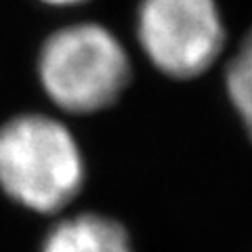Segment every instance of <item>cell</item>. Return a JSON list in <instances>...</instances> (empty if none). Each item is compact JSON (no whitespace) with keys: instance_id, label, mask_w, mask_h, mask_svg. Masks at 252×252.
Listing matches in <instances>:
<instances>
[{"instance_id":"cell-3","label":"cell","mask_w":252,"mask_h":252,"mask_svg":"<svg viewBox=\"0 0 252 252\" xmlns=\"http://www.w3.org/2000/svg\"><path fill=\"white\" fill-rule=\"evenodd\" d=\"M137 36L147 59L179 80L204 74L225 44L215 0H143Z\"/></svg>"},{"instance_id":"cell-4","label":"cell","mask_w":252,"mask_h":252,"mask_svg":"<svg viewBox=\"0 0 252 252\" xmlns=\"http://www.w3.org/2000/svg\"><path fill=\"white\" fill-rule=\"evenodd\" d=\"M42 252H132L124 227L107 217L80 215L49 233Z\"/></svg>"},{"instance_id":"cell-2","label":"cell","mask_w":252,"mask_h":252,"mask_svg":"<svg viewBox=\"0 0 252 252\" xmlns=\"http://www.w3.org/2000/svg\"><path fill=\"white\" fill-rule=\"evenodd\" d=\"M46 94L61 109L93 114L118 101L130 82L120 40L97 23H78L49 36L38 59Z\"/></svg>"},{"instance_id":"cell-1","label":"cell","mask_w":252,"mask_h":252,"mask_svg":"<svg viewBox=\"0 0 252 252\" xmlns=\"http://www.w3.org/2000/svg\"><path fill=\"white\" fill-rule=\"evenodd\" d=\"M82 181V154L61 122L30 114L0 128V185L13 200L55 212L80 191Z\"/></svg>"},{"instance_id":"cell-5","label":"cell","mask_w":252,"mask_h":252,"mask_svg":"<svg viewBox=\"0 0 252 252\" xmlns=\"http://www.w3.org/2000/svg\"><path fill=\"white\" fill-rule=\"evenodd\" d=\"M225 86L244 128L252 139V30L227 65Z\"/></svg>"},{"instance_id":"cell-6","label":"cell","mask_w":252,"mask_h":252,"mask_svg":"<svg viewBox=\"0 0 252 252\" xmlns=\"http://www.w3.org/2000/svg\"><path fill=\"white\" fill-rule=\"evenodd\" d=\"M51 4H76V2H82V0H46Z\"/></svg>"}]
</instances>
